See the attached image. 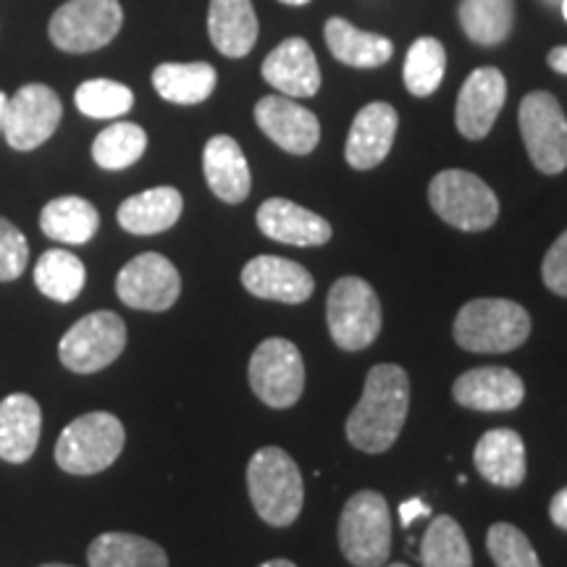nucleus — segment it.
<instances>
[{
    "label": "nucleus",
    "instance_id": "obj_27",
    "mask_svg": "<svg viewBox=\"0 0 567 567\" xmlns=\"http://www.w3.org/2000/svg\"><path fill=\"white\" fill-rule=\"evenodd\" d=\"M101 226V213L84 197H55L40 213V229L45 237L63 245H87Z\"/></svg>",
    "mask_w": 567,
    "mask_h": 567
},
{
    "label": "nucleus",
    "instance_id": "obj_9",
    "mask_svg": "<svg viewBox=\"0 0 567 567\" xmlns=\"http://www.w3.org/2000/svg\"><path fill=\"white\" fill-rule=\"evenodd\" d=\"M528 158L542 174H563L567 168V118L551 92L536 90L520 101L517 111Z\"/></svg>",
    "mask_w": 567,
    "mask_h": 567
},
{
    "label": "nucleus",
    "instance_id": "obj_33",
    "mask_svg": "<svg viewBox=\"0 0 567 567\" xmlns=\"http://www.w3.org/2000/svg\"><path fill=\"white\" fill-rule=\"evenodd\" d=\"M147 147V134L140 124L118 122L105 126L92 142V161L105 172H122L134 166Z\"/></svg>",
    "mask_w": 567,
    "mask_h": 567
},
{
    "label": "nucleus",
    "instance_id": "obj_35",
    "mask_svg": "<svg viewBox=\"0 0 567 567\" xmlns=\"http://www.w3.org/2000/svg\"><path fill=\"white\" fill-rule=\"evenodd\" d=\"M74 103L90 118H118L132 111L134 92L122 82L87 80L76 87Z\"/></svg>",
    "mask_w": 567,
    "mask_h": 567
},
{
    "label": "nucleus",
    "instance_id": "obj_39",
    "mask_svg": "<svg viewBox=\"0 0 567 567\" xmlns=\"http://www.w3.org/2000/svg\"><path fill=\"white\" fill-rule=\"evenodd\" d=\"M431 515V509H429V505H425L423 499H408V502H402L400 505V520H402V526H413V523L417 520V517H429Z\"/></svg>",
    "mask_w": 567,
    "mask_h": 567
},
{
    "label": "nucleus",
    "instance_id": "obj_44",
    "mask_svg": "<svg viewBox=\"0 0 567 567\" xmlns=\"http://www.w3.org/2000/svg\"><path fill=\"white\" fill-rule=\"evenodd\" d=\"M279 3H287V6H308L310 0H279Z\"/></svg>",
    "mask_w": 567,
    "mask_h": 567
},
{
    "label": "nucleus",
    "instance_id": "obj_26",
    "mask_svg": "<svg viewBox=\"0 0 567 567\" xmlns=\"http://www.w3.org/2000/svg\"><path fill=\"white\" fill-rule=\"evenodd\" d=\"M326 45H329L331 55L337 61L347 63L354 69H375L384 66L392 59L394 45L384 34L363 32L342 17H334L326 21Z\"/></svg>",
    "mask_w": 567,
    "mask_h": 567
},
{
    "label": "nucleus",
    "instance_id": "obj_1",
    "mask_svg": "<svg viewBox=\"0 0 567 567\" xmlns=\"http://www.w3.org/2000/svg\"><path fill=\"white\" fill-rule=\"evenodd\" d=\"M410 410V379L405 368L381 363L368 371L363 396L347 417V439L365 455L392 450Z\"/></svg>",
    "mask_w": 567,
    "mask_h": 567
},
{
    "label": "nucleus",
    "instance_id": "obj_32",
    "mask_svg": "<svg viewBox=\"0 0 567 567\" xmlns=\"http://www.w3.org/2000/svg\"><path fill=\"white\" fill-rule=\"evenodd\" d=\"M423 567H473V551L465 530L450 515H439L425 528L421 547Z\"/></svg>",
    "mask_w": 567,
    "mask_h": 567
},
{
    "label": "nucleus",
    "instance_id": "obj_40",
    "mask_svg": "<svg viewBox=\"0 0 567 567\" xmlns=\"http://www.w3.org/2000/svg\"><path fill=\"white\" fill-rule=\"evenodd\" d=\"M549 517L557 528L567 530V486L559 488V492L551 496L549 502Z\"/></svg>",
    "mask_w": 567,
    "mask_h": 567
},
{
    "label": "nucleus",
    "instance_id": "obj_18",
    "mask_svg": "<svg viewBox=\"0 0 567 567\" xmlns=\"http://www.w3.org/2000/svg\"><path fill=\"white\" fill-rule=\"evenodd\" d=\"M264 80L287 97H313L321 90V66L308 40L279 42L264 61Z\"/></svg>",
    "mask_w": 567,
    "mask_h": 567
},
{
    "label": "nucleus",
    "instance_id": "obj_3",
    "mask_svg": "<svg viewBox=\"0 0 567 567\" xmlns=\"http://www.w3.org/2000/svg\"><path fill=\"white\" fill-rule=\"evenodd\" d=\"M455 342L467 352H513L530 337V316L523 305L502 297H478L455 318Z\"/></svg>",
    "mask_w": 567,
    "mask_h": 567
},
{
    "label": "nucleus",
    "instance_id": "obj_30",
    "mask_svg": "<svg viewBox=\"0 0 567 567\" xmlns=\"http://www.w3.org/2000/svg\"><path fill=\"white\" fill-rule=\"evenodd\" d=\"M460 27L478 45L494 48L513 32L515 0H460Z\"/></svg>",
    "mask_w": 567,
    "mask_h": 567
},
{
    "label": "nucleus",
    "instance_id": "obj_8",
    "mask_svg": "<svg viewBox=\"0 0 567 567\" xmlns=\"http://www.w3.org/2000/svg\"><path fill=\"white\" fill-rule=\"evenodd\" d=\"M122 24L118 0H66L51 17L48 34L63 53H92L109 45Z\"/></svg>",
    "mask_w": 567,
    "mask_h": 567
},
{
    "label": "nucleus",
    "instance_id": "obj_42",
    "mask_svg": "<svg viewBox=\"0 0 567 567\" xmlns=\"http://www.w3.org/2000/svg\"><path fill=\"white\" fill-rule=\"evenodd\" d=\"M260 567H297V565L289 563V559H268V563H264Z\"/></svg>",
    "mask_w": 567,
    "mask_h": 567
},
{
    "label": "nucleus",
    "instance_id": "obj_6",
    "mask_svg": "<svg viewBox=\"0 0 567 567\" xmlns=\"http://www.w3.org/2000/svg\"><path fill=\"white\" fill-rule=\"evenodd\" d=\"M429 203L444 224L460 231H486L499 218V200L481 176L446 168L429 184Z\"/></svg>",
    "mask_w": 567,
    "mask_h": 567
},
{
    "label": "nucleus",
    "instance_id": "obj_23",
    "mask_svg": "<svg viewBox=\"0 0 567 567\" xmlns=\"http://www.w3.org/2000/svg\"><path fill=\"white\" fill-rule=\"evenodd\" d=\"M473 463L488 484L515 488L526 481V444L513 429L486 431L473 452Z\"/></svg>",
    "mask_w": 567,
    "mask_h": 567
},
{
    "label": "nucleus",
    "instance_id": "obj_17",
    "mask_svg": "<svg viewBox=\"0 0 567 567\" xmlns=\"http://www.w3.org/2000/svg\"><path fill=\"white\" fill-rule=\"evenodd\" d=\"M245 289L260 300L276 302H305L316 289V279L310 271L295 260L279 255H258L243 268Z\"/></svg>",
    "mask_w": 567,
    "mask_h": 567
},
{
    "label": "nucleus",
    "instance_id": "obj_41",
    "mask_svg": "<svg viewBox=\"0 0 567 567\" xmlns=\"http://www.w3.org/2000/svg\"><path fill=\"white\" fill-rule=\"evenodd\" d=\"M547 61L557 74H567V48H555V51H549Z\"/></svg>",
    "mask_w": 567,
    "mask_h": 567
},
{
    "label": "nucleus",
    "instance_id": "obj_43",
    "mask_svg": "<svg viewBox=\"0 0 567 567\" xmlns=\"http://www.w3.org/2000/svg\"><path fill=\"white\" fill-rule=\"evenodd\" d=\"M6 103H9V97L0 92V132H3V116H6Z\"/></svg>",
    "mask_w": 567,
    "mask_h": 567
},
{
    "label": "nucleus",
    "instance_id": "obj_7",
    "mask_svg": "<svg viewBox=\"0 0 567 567\" xmlns=\"http://www.w3.org/2000/svg\"><path fill=\"white\" fill-rule=\"evenodd\" d=\"M329 334L339 350L360 352L381 331V302L375 289L360 276H342L326 300Z\"/></svg>",
    "mask_w": 567,
    "mask_h": 567
},
{
    "label": "nucleus",
    "instance_id": "obj_46",
    "mask_svg": "<svg viewBox=\"0 0 567 567\" xmlns=\"http://www.w3.org/2000/svg\"><path fill=\"white\" fill-rule=\"evenodd\" d=\"M563 13H565V19H567V0H563Z\"/></svg>",
    "mask_w": 567,
    "mask_h": 567
},
{
    "label": "nucleus",
    "instance_id": "obj_45",
    "mask_svg": "<svg viewBox=\"0 0 567 567\" xmlns=\"http://www.w3.org/2000/svg\"><path fill=\"white\" fill-rule=\"evenodd\" d=\"M40 567H71V565H61V563H51V565H40Z\"/></svg>",
    "mask_w": 567,
    "mask_h": 567
},
{
    "label": "nucleus",
    "instance_id": "obj_21",
    "mask_svg": "<svg viewBox=\"0 0 567 567\" xmlns=\"http://www.w3.org/2000/svg\"><path fill=\"white\" fill-rule=\"evenodd\" d=\"M203 172L210 193L218 200L237 205L245 203L252 189V174L239 142L229 134H216L203 151Z\"/></svg>",
    "mask_w": 567,
    "mask_h": 567
},
{
    "label": "nucleus",
    "instance_id": "obj_10",
    "mask_svg": "<svg viewBox=\"0 0 567 567\" xmlns=\"http://www.w3.org/2000/svg\"><path fill=\"white\" fill-rule=\"evenodd\" d=\"M126 347V323L113 310H97L76 321L59 342V358L71 373H97Z\"/></svg>",
    "mask_w": 567,
    "mask_h": 567
},
{
    "label": "nucleus",
    "instance_id": "obj_15",
    "mask_svg": "<svg viewBox=\"0 0 567 567\" xmlns=\"http://www.w3.org/2000/svg\"><path fill=\"white\" fill-rule=\"evenodd\" d=\"M255 122L268 140L292 155H308L321 140V124L316 113L281 95L260 97L255 105Z\"/></svg>",
    "mask_w": 567,
    "mask_h": 567
},
{
    "label": "nucleus",
    "instance_id": "obj_4",
    "mask_svg": "<svg viewBox=\"0 0 567 567\" xmlns=\"http://www.w3.org/2000/svg\"><path fill=\"white\" fill-rule=\"evenodd\" d=\"M126 442L124 425L116 415L87 413L71 421L55 442V463L71 476H95L116 463Z\"/></svg>",
    "mask_w": 567,
    "mask_h": 567
},
{
    "label": "nucleus",
    "instance_id": "obj_19",
    "mask_svg": "<svg viewBox=\"0 0 567 567\" xmlns=\"http://www.w3.org/2000/svg\"><path fill=\"white\" fill-rule=\"evenodd\" d=\"M452 396L463 408L481 413H507L526 396L523 379L509 368H473L460 375L452 386Z\"/></svg>",
    "mask_w": 567,
    "mask_h": 567
},
{
    "label": "nucleus",
    "instance_id": "obj_12",
    "mask_svg": "<svg viewBox=\"0 0 567 567\" xmlns=\"http://www.w3.org/2000/svg\"><path fill=\"white\" fill-rule=\"evenodd\" d=\"M63 116L61 97L48 84H24L9 97L3 116L6 142L19 153H30L53 137Z\"/></svg>",
    "mask_w": 567,
    "mask_h": 567
},
{
    "label": "nucleus",
    "instance_id": "obj_20",
    "mask_svg": "<svg viewBox=\"0 0 567 567\" xmlns=\"http://www.w3.org/2000/svg\"><path fill=\"white\" fill-rule=\"evenodd\" d=\"M258 229L268 239L295 247H321L331 239V224L318 213L284 197H271L258 208Z\"/></svg>",
    "mask_w": 567,
    "mask_h": 567
},
{
    "label": "nucleus",
    "instance_id": "obj_37",
    "mask_svg": "<svg viewBox=\"0 0 567 567\" xmlns=\"http://www.w3.org/2000/svg\"><path fill=\"white\" fill-rule=\"evenodd\" d=\"M30 260L27 237L13 226L9 218L0 216V281H13L24 274Z\"/></svg>",
    "mask_w": 567,
    "mask_h": 567
},
{
    "label": "nucleus",
    "instance_id": "obj_47",
    "mask_svg": "<svg viewBox=\"0 0 567 567\" xmlns=\"http://www.w3.org/2000/svg\"><path fill=\"white\" fill-rule=\"evenodd\" d=\"M389 567H408V565H402V563H394V565H389Z\"/></svg>",
    "mask_w": 567,
    "mask_h": 567
},
{
    "label": "nucleus",
    "instance_id": "obj_24",
    "mask_svg": "<svg viewBox=\"0 0 567 567\" xmlns=\"http://www.w3.org/2000/svg\"><path fill=\"white\" fill-rule=\"evenodd\" d=\"M258 32L252 0H210L208 34L226 59H245L258 42Z\"/></svg>",
    "mask_w": 567,
    "mask_h": 567
},
{
    "label": "nucleus",
    "instance_id": "obj_2",
    "mask_svg": "<svg viewBox=\"0 0 567 567\" xmlns=\"http://www.w3.org/2000/svg\"><path fill=\"white\" fill-rule=\"evenodd\" d=\"M250 502L268 526L287 528L300 517L305 486L300 465L281 446H264L247 465Z\"/></svg>",
    "mask_w": 567,
    "mask_h": 567
},
{
    "label": "nucleus",
    "instance_id": "obj_16",
    "mask_svg": "<svg viewBox=\"0 0 567 567\" xmlns=\"http://www.w3.org/2000/svg\"><path fill=\"white\" fill-rule=\"evenodd\" d=\"M396 126H400V116H396L394 105L381 101L363 105L350 126V137H347V163L358 172H371L379 163H384L394 145Z\"/></svg>",
    "mask_w": 567,
    "mask_h": 567
},
{
    "label": "nucleus",
    "instance_id": "obj_38",
    "mask_svg": "<svg viewBox=\"0 0 567 567\" xmlns=\"http://www.w3.org/2000/svg\"><path fill=\"white\" fill-rule=\"evenodd\" d=\"M542 276L547 289H551L559 297H567V231L559 234L555 245L544 255Z\"/></svg>",
    "mask_w": 567,
    "mask_h": 567
},
{
    "label": "nucleus",
    "instance_id": "obj_13",
    "mask_svg": "<svg viewBox=\"0 0 567 567\" xmlns=\"http://www.w3.org/2000/svg\"><path fill=\"white\" fill-rule=\"evenodd\" d=\"M116 295L118 300L134 310L163 313L182 295L179 271L161 252H142L118 271Z\"/></svg>",
    "mask_w": 567,
    "mask_h": 567
},
{
    "label": "nucleus",
    "instance_id": "obj_28",
    "mask_svg": "<svg viewBox=\"0 0 567 567\" xmlns=\"http://www.w3.org/2000/svg\"><path fill=\"white\" fill-rule=\"evenodd\" d=\"M218 74L210 63H161L153 71V87L163 101L176 105H197L208 101L216 90Z\"/></svg>",
    "mask_w": 567,
    "mask_h": 567
},
{
    "label": "nucleus",
    "instance_id": "obj_29",
    "mask_svg": "<svg viewBox=\"0 0 567 567\" xmlns=\"http://www.w3.org/2000/svg\"><path fill=\"white\" fill-rule=\"evenodd\" d=\"M90 567H168L161 544L137 534H103L87 549Z\"/></svg>",
    "mask_w": 567,
    "mask_h": 567
},
{
    "label": "nucleus",
    "instance_id": "obj_14",
    "mask_svg": "<svg viewBox=\"0 0 567 567\" xmlns=\"http://www.w3.org/2000/svg\"><path fill=\"white\" fill-rule=\"evenodd\" d=\"M507 80L499 69L481 66L467 76L457 95L455 122L465 140H484L505 109Z\"/></svg>",
    "mask_w": 567,
    "mask_h": 567
},
{
    "label": "nucleus",
    "instance_id": "obj_25",
    "mask_svg": "<svg viewBox=\"0 0 567 567\" xmlns=\"http://www.w3.org/2000/svg\"><path fill=\"white\" fill-rule=\"evenodd\" d=\"M184 210L182 193L174 187H153L145 193L126 197L118 205V226L124 231L137 234V237H151V234L168 231L179 221Z\"/></svg>",
    "mask_w": 567,
    "mask_h": 567
},
{
    "label": "nucleus",
    "instance_id": "obj_34",
    "mask_svg": "<svg viewBox=\"0 0 567 567\" xmlns=\"http://www.w3.org/2000/svg\"><path fill=\"white\" fill-rule=\"evenodd\" d=\"M446 71L444 45L436 38H417L405 55L402 80L410 95L429 97L439 90Z\"/></svg>",
    "mask_w": 567,
    "mask_h": 567
},
{
    "label": "nucleus",
    "instance_id": "obj_31",
    "mask_svg": "<svg viewBox=\"0 0 567 567\" xmlns=\"http://www.w3.org/2000/svg\"><path fill=\"white\" fill-rule=\"evenodd\" d=\"M84 281H87V268L69 250H45L34 264V287L55 302L76 300Z\"/></svg>",
    "mask_w": 567,
    "mask_h": 567
},
{
    "label": "nucleus",
    "instance_id": "obj_36",
    "mask_svg": "<svg viewBox=\"0 0 567 567\" xmlns=\"http://www.w3.org/2000/svg\"><path fill=\"white\" fill-rule=\"evenodd\" d=\"M486 549L496 567H542L534 544L513 523H494L486 534Z\"/></svg>",
    "mask_w": 567,
    "mask_h": 567
},
{
    "label": "nucleus",
    "instance_id": "obj_22",
    "mask_svg": "<svg viewBox=\"0 0 567 567\" xmlns=\"http://www.w3.org/2000/svg\"><path fill=\"white\" fill-rule=\"evenodd\" d=\"M42 431V410L30 394H9L0 400V460L11 465L34 455Z\"/></svg>",
    "mask_w": 567,
    "mask_h": 567
},
{
    "label": "nucleus",
    "instance_id": "obj_5",
    "mask_svg": "<svg viewBox=\"0 0 567 567\" xmlns=\"http://www.w3.org/2000/svg\"><path fill=\"white\" fill-rule=\"evenodd\" d=\"M339 549L354 567H384L392 551V515L384 494L360 492L339 517Z\"/></svg>",
    "mask_w": 567,
    "mask_h": 567
},
{
    "label": "nucleus",
    "instance_id": "obj_11",
    "mask_svg": "<svg viewBox=\"0 0 567 567\" xmlns=\"http://www.w3.org/2000/svg\"><path fill=\"white\" fill-rule=\"evenodd\" d=\"M250 389L260 402L274 410H287L300 402L305 392V363L295 342L271 337L258 344L250 358Z\"/></svg>",
    "mask_w": 567,
    "mask_h": 567
}]
</instances>
